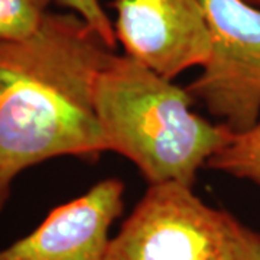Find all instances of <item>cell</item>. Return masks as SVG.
Masks as SVG:
<instances>
[{
	"instance_id": "cell-11",
	"label": "cell",
	"mask_w": 260,
	"mask_h": 260,
	"mask_svg": "<svg viewBox=\"0 0 260 260\" xmlns=\"http://www.w3.org/2000/svg\"><path fill=\"white\" fill-rule=\"evenodd\" d=\"M247 3H250V5H253V6H257V8H260V0H246Z\"/></svg>"
},
{
	"instance_id": "cell-1",
	"label": "cell",
	"mask_w": 260,
	"mask_h": 260,
	"mask_svg": "<svg viewBox=\"0 0 260 260\" xmlns=\"http://www.w3.org/2000/svg\"><path fill=\"white\" fill-rule=\"evenodd\" d=\"M114 48L83 18L48 12L38 30L0 41V213L15 178L45 160L106 150L94 84Z\"/></svg>"
},
{
	"instance_id": "cell-4",
	"label": "cell",
	"mask_w": 260,
	"mask_h": 260,
	"mask_svg": "<svg viewBox=\"0 0 260 260\" xmlns=\"http://www.w3.org/2000/svg\"><path fill=\"white\" fill-rule=\"evenodd\" d=\"M211 37L203 71L186 85L233 133L260 119V8L246 0H201Z\"/></svg>"
},
{
	"instance_id": "cell-9",
	"label": "cell",
	"mask_w": 260,
	"mask_h": 260,
	"mask_svg": "<svg viewBox=\"0 0 260 260\" xmlns=\"http://www.w3.org/2000/svg\"><path fill=\"white\" fill-rule=\"evenodd\" d=\"M62 8L70 9L73 13L83 18L91 28L106 41L109 47L116 48L117 39L114 25L107 16L100 0H55Z\"/></svg>"
},
{
	"instance_id": "cell-6",
	"label": "cell",
	"mask_w": 260,
	"mask_h": 260,
	"mask_svg": "<svg viewBox=\"0 0 260 260\" xmlns=\"http://www.w3.org/2000/svg\"><path fill=\"white\" fill-rule=\"evenodd\" d=\"M123 195L120 179H103L52 208L34 232L2 249L0 260H104L110 227L124 210Z\"/></svg>"
},
{
	"instance_id": "cell-3",
	"label": "cell",
	"mask_w": 260,
	"mask_h": 260,
	"mask_svg": "<svg viewBox=\"0 0 260 260\" xmlns=\"http://www.w3.org/2000/svg\"><path fill=\"white\" fill-rule=\"evenodd\" d=\"M236 221L192 186L152 184L110 239L104 260H233Z\"/></svg>"
},
{
	"instance_id": "cell-10",
	"label": "cell",
	"mask_w": 260,
	"mask_h": 260,
	"mask_svg": "<svg viewBox=\"0 0 260 260\" xmlns=\"http://www.w3.org/2000/svg\"><path fill=\"white\" fill-rule=\"evenodd\" d=\"M233 260H260V233L239 220L234 227Z\"/></svg>"
},
{
	"instance_id": "cell-8",
	"label": "cell",
	"mask_w": 260,
	"mask_h": 260,
	"mask_svg": "<svg viewBox=\"0 0 260 260\" xmlns=\"http://www.w3.org/2000/svg\"><path fill=\"white\" fill-rule=\"evenodd\" d=\"M51 0H0V41L34 35L47 16Z\"/></svg>"
},
{
	"instance_id": "cell-2",
	"label": "cell",
	"mask_w": 260,
	"mask_h": 260,
	"mask_svg": "<svg viewBox=\"0 0 260 260\" xmlns=\"http://www.w3.org/2000/svg\"><path fill=\"white\" fill-rule=\"evenodd\" d=\"M189 91L126 55L113 54L94 84L106 150L139 169L149 185L194 186L197 174L233 132L192 112Z\"/></svg>"
},
{
	"instance_id": "cell-5",
	"label": "cell",
	"mask_w": 260,
	"mask_h": 260,
	"mask_svg": "<svg viewBox=\"0 0 260 260\" xmlns=\"http://www.w3.org/2000/svg\"><path fill=\"white\" fill-rule=\"evenodd\" d=\"M110 6L124 54L165 78L208 59L211 37L201 0H113Z\"/></svg>"
},
{
	"instance_id": "cell-7",
	"label": "cell",
	"mask_w": 260,
	"mask_h": 260,
	"mask_svg": "<svg viewBox=\"0 0 260 260\" xmlns=\"http://www.w3.org/2000/svg\"><path fill=\"white\" fill-rule=\"evenodd\" d=\"M205 167L260 186V119L251 129L232 133L229 142L210 156Z\"/></svg>"
}]
</instances>
